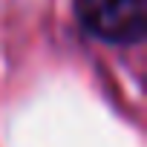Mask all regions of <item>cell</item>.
Segmentation results:
<instances>
[{
    "instance_id": "cell-1",
    "label": "cell",
    "mask_w": 147,
    "mask_h": 147,
    "mask_svg": "<svg viewBox=\"0 0 147 147\" xmlns=\"http://www.w3.org/2000/svg\"><path fill=\"white\" fill-rule=\"evenodd\" d=\"M81 26L107 43H138L147 29L144 0H75Z\"/></svg>"
}]
</instances>
